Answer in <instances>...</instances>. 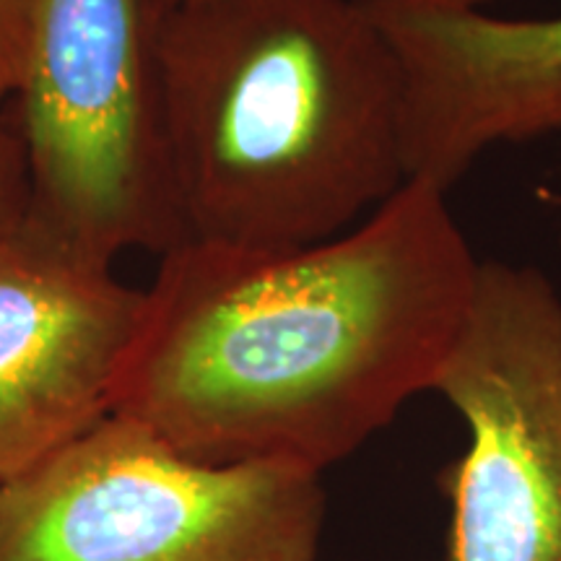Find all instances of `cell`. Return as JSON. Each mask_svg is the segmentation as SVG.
<instances>
[{
  "label": "cell",
  "instance_id": "cell-1",
  "mask_svg": "<svg viewBox=\"0 0 561 561\" xmlns=\"http://www.w3.org/2000/svg\"><path fill=\"white\" fill-rule=\"evenodd\" d=\"M481 263L437 182L294 250L161 255L112 413L208 466L322 473L434 390Z\"/></svg>",
  "mask_w": 561,
  "mask_h": 561
},
{
  "label": "cell",
  "instance_id": "cell-2",
  "mask_svg": "<svg viewBox=\"0 0 561 561\" xmlns=\"http://www.w3.org/2000/svg\"><path fill=\"white\" fill-rule=\"evenodd\" d=\"M159 73L182 242H328L409 182L403 66L359 0L172 5Z\"/></svg>",
  "mask_w": 561,
  "mask_h": 561
},
{
  "label": "cell",
  "instance_id": "cell-3",
  "mask_svg": "<svg viewBox=\"0 0 561 561\" xmlns=\"http://www.w3.org/2000/svg\"><path fill=\"white\" fill-rule=\"evenodd\" d=\"M161 0H32L16 133L32 237L83 261L182 242L164 144Z\"/></svg>",
  "mask_w": 561,
  "mask_h": 561
},
{
  "label": "cell",
  "instance_id": "cell-4",
  "mask_svg": "<svg viewBox=\"0 0 561 561\" xmlns=\"http://www.w3.org/2000/svg\"><path fill=\"white\" fill-rule=\"evenodd\" d=\"M320 473L208 466L110 413L0 486V561H318Z\"/></svg>",
  "mask_w": 561,
  "mask_h": 561
},
{
  "label": "cell",
  "instance_id": "cell-5",
  "mask_svg": "<svg viewBox=\"0 0 561 561\" xmlns=\"http://www.w3.org/2000/svg\"><path fill=\"white\" fill-rule=\"evenodd\" d=\"M434 390L471 434L439 473L447 561H561V294L543 271L481 263Z\"/></svg>",
  "mask_w": 561,
  "mask_h": 561
},
{
  "label": "cell",
  "instance_id": "cell-6",
  "mask_svg": "<svg viewBox=\"0 0 561 561\" xmlns=\"http://www.w3.org/2000/svg\"><path fill=\"white\" fill-rule=\"evenodd\" d=\"M146 289L30 237L0 255V486L115 409Z\"/></svg>",
  "mask_w": 561,
  "mask_h": 561
},
{
  "label": "cell",
  "instance_id": "cell-7",
  "mask_svg": "<svg viewBox=\"0 0 561 561\" xmlns=\"http://www.w3.org/2000/svg\"><path fill=\"white\" fill-rule=\"evenodd\" d=\"M403 66L413 178L450 191L494 146L561 136V13L502 19L424 0H371Z\"/></svg>",
  "mask_w": 561,
  "mask_h": 561
},
{
  "label": "cell",
  "instance_id": "cell-8",
  "mask_svg": "<svg viewBox=\"0 0 561 561\" xmlns=\"http://www.w3.org/2000/svg\"><path fill=\"white\" fill-rule=\"evenodd\" d=\"M32 237V191L16 125L0 117V255Z\"/></svg>",
  "mask_w": 561,
  "mask_h": 561
},
{
  "label": "cell",
  "instance_id": "cell-9",
  "mask_svg": "<svg viewBox=\"0 0 561 561\" xmlns=\"http://www.w3.org/2000/svg\"><path fill=\"white\" fill-rule=\"evenodd\" d=\"M32 0H0V100H11L24 66Z\"/></svg>",
  "mask_w": 561,
  "mask_h": 561
},
{
  "label": "cell",
  "instance_id": "cell-10",
  "mask_svg": "<svg viewBox=\"0 0 561 561\" xmlns=\"http://www.w3.org/2000/svg\"><path fill=\"white\" fill-rule=\"evenodd\" d=\"M424 3L447 11H483V5L494 3V0H424Z\"/></svg>",
  "mask_w": 561,
  "mask_h": 561
},
{
  "label": "cell",
  "instance_id": "cell-11",
  "mask_svg": "<svg viewBox=\"0 0 561 561\" xmlns=\"http://www.w3.org/2000/svg\"><path fill=\"white\" fill-rule=\"evenodd\" d=\"M541 201L551 203V206L561 208V193H551V191H541Z\"/></svg>",
  "mask_w": 561,
  "mask_h": 561
},
{
  "label": "cell",
  "instance_id": "cell-12",
  "mask_svg": "<svg viewBox=\"0 0 561 561\" xmlns=\"http://www.w3.org/2000/svg\"><path fill=\"white\" fill-rule=\"evenodd\" d=\"M180 3H187V0H161V5H164V9H172V5H180Z\"/></svg>",
  "mask_w": 561,
  "mask_h": 561
}]
</instances>
